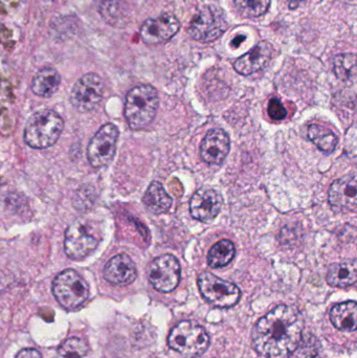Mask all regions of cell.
I'll return each mask as SVG.
<instances>
[{
    "label": "cell",
    "mask_w": 357,
    "mask_h": 358,
    "mask_svg": "<svg viewBox=\"0 0 357 358\" xmlns=\"http://www.w3.org/2000/svg\"><path fill=\"white\" fill-rule=\"evenodd\" d=\"M60 83L61 77L58 71L52 67H45L34 77L31 90L36 96L50 98L58 92Z\"/></svg>",
    "instance_id": "obj_20"
},
{
    "label": "cell",
    "mask_w": 357,
    "mask_h": 358,
    "mask_svg": "<svg viewBox=\"0 0 357 358\" xmlns=\"http://www.w3.org/2000/svg\"><path fill=\"white\" fill-rule=\"evenodd\" d=\"M180 23L175 15L166 13L156 18L147 19L140 27V38L147 44H159L171 39L178 29Z\"/></svg>",
    "instance_id": "obj_12"
},
{
    "label": "cell",
    "mask_w": 357,
    "mask_h": 358,
    "mask_svg": "<svg viewBox=\"0 0 357 358\" xmlns=\"http://www.w3.org/2000/svg\"><path fill=\"white\" fill-rule=\"evenodd\" d=\"M272 44L266 41L260 42L249 52L235 61V71L243 76L253 75L261 71L272 59Z\"/></svg>",
    "instance_id": "obj_17"
},
{
    "label": "cell",
    "mask_w": 357,
    "mask_h": 358,
    "mask_svg": "<svg viewBox=\"0 0 357 358\" xmlns=\"http://www.w3.org/2000/svg\"><path fill=\"white\" fill-rule=\"evenodd\" d=\"M231 141L222 129H212L201 142V155L209 165H220L230 152Z\"/></svg>",
    "instance_id": "obj_15"
},
{
    "label": "cell",
    "mask_w": 357,
    "mask_h": 358,
    "mask_svg": "<svg viewBox=\"0 0 357 358\" xmlns=\"http://www.w3.org/2000/svg\"><path fill=\"white\" fill-rule=\"evenodd\" d=\"M52 294L57 302L67 310L81 307L89 296V286L73 269H65L52 282Z\"/></svg>",
    "instance_id": "obj_5"
},
{
    "label": "cell",
    "mask_w": 357,
    "mask_h": 358,
    "mask_svg": "<svg viewBox=\"0 0 357 358\" xmlns=\"http://www.w3.org/2000/svg\"><path fill=\"white\" fill-rule=\"evenodd\" d=\"M119 129L113 124L102 126L90 141L87 157L94 168L104 167L112 162L117 151Z\"/></svg>",
    "instance_id": "obj_9"
},
{
    "label": "cell",
    "mask_w": 357,
    "mask_h": 358,
    "mask_svg": "<svg viewBox=\"0 0 357 358\" xmlns=\"http://www.w3.org/2000/svg\"><path fill=\"white\" fill-rule=\"evenodd\" d=\"M357 280L356 259L344 260L331 265L327 273V283L333 287L346 288L354 285Z\"/></svg>",
    "instance_id": "obj_18"
},
{
    "label": "cell",
    "mask_w": 357,
    "mask_h": 358,
    "mask_svg": "<svg viewBox=\"0 0 357 358\" xmlns=\"http://www.w3.org/2000/svg\"><path fill=\"white\" fill-rule=\"evenodd\" d=\"M239 12L247 17H259L268 12L270 0H234Z\"/></svg>",
    "instance_id": "obj_27"
},
{
    "label": "cell",
    "mask_w": 357,
    "mask_h": 358,
    "mask_svg": "<svg viewBox=\"0 0 357 358\" xmlns=\"http://www.w3.org/2000/svg\"><path fill=\"white\" fill-rule=\"evenodd\" d=\"M268 115L274 121H282L287 117V110L278 98H272L270 101Z\"/></svg>",
    "instance_id": "obj_29"
},
{
    "label": "cell",
    "mask_w": 357,
    "mask_h": 358,
    "mask_svg": "<svg viewBox=\"0 0 357 358\" xmlns=\"http://www.w3.org/2000/svg\"><path fill=\"white\" fill-rule=\"evenodd\" d=\"M308 138L316 148L326 155H330L337 149L339 138L335 132L318 124H312L307 130Z\"/></svg>",
    "instance_id": "obj_23"
},
{
    "label": "cell",
    "mask_w": 357,
    "mask_h": 358,
    "mask_svg": "<svg viewBox=\"0 0 357 358\" xmlns=\"http://www.w3.org/2000/svg\"><path fill=\"white\" fill-rule=\"evenodd\" d=\"M103 275L112 285L127 286L136 281L138 271L133 260L128 255L119 254L106 263Z\"/></svg>",
    "instance_id": "obj_16"
},
{
    "label": "cell",
    "mask_w": 357,
    "mask_h": 358,
    "mask_svg": "<svg viewBox=\"0 0 357 358\" xmlns=\"http://www.w3.org/2000/svg\"><path fill=\"white\" fill-rule=\"evenodd\" d=\"M198 287L203 298L219 308H230L240 300L241 292L238 286L207 271L199 275Z\"/></svg>",
    "instance_id": "obj_6"
},
{
    "label": "cell",
    "mask_w": 357,
    "mask_h": 358,
    "mask_svg": "<svg viewBox=\"0 0 357 358\" xmlns=\"http://www.w3.org/2000/svg\"><path fill=\"white\" fill-rule=\"evenodd\" d=\"M224 199L219 192L210 187H201L190 200V213L193 218L203 222L214 220L221 210Z\"/></svg>",
    "instance_id": "obj_13"
},
{
    "label": "cell",
    "mask_w": 357,
    "mask_h": 358,
    "mask_svg": "<svg viewBox=\"0 0 357 358\" xmlns=\"http://www.w3.org/2000/svg\"><path fill=\"white\" fill-rule=\"evenodd\" d=\"M64 128L62 117L52 109L34 113L24 129V142L34 149H45L56 144Z\"/></svg>",
    "instance_id": "obj_3"
},
{
    "label": "cell",
    "mask_w": 357,
    "mask_h": 358,
    "mask_svg": "<svg viewBox=\"0 0 357 358\" xmlns=\"http://www.w3.org/2000/svg\"><path fill=\"white\" fill-rule=\"evenodd\" d=\"M89 351L87 343L80 338L65 341L57 351L54 358H85Z\"/></svg>",
    "instance_id": "obj_25"
},
{
    "label": "cell",
    "mask_w": 357,
    "mask_h": 358,
    "mask_svg": "<svg viewBox=\"0 0 357 358\" xmlns=\"http://www.w3.org/2000/svg\"><path fill=\"white\" fill-rule=\"evenodd\" d=\"M182 275V269L177 259L173 255H163L155 259L148 269V279L151 285L159 292H171L177 287Z\"/></svg>",
    "instance_id": "obj_10"
},
{
    "label": "cell",
    "mask_w": 357,
    "mask_h": 358,
    "mask_svg": "<svg viewBox=\"0 0 357 358\" xmlns=\"http://www.w3.org/2000/svg\"><path fill=\"white\" fill-rule=\"evenodd\" d=\"M331 323L337 329L345 332L356 331L357 327V305L354 301L335 305L330 310Z\"/></svg>",
    "instance_id": "obj_19"
},
{
    "label": "cell",
    "mask_w": 357,
    "mask_h": 358,
    "mask_svg": "<svg viewBox=\"0 0 357 358\" xmlns=\"http://www.w3.org/2000/svg\"><path fill=\"white\" fill-rule=\"evenodd\" d=\"M145 206L153 214H163L168 212L172 206V198L165 191L163 185L159 181H153L147 189L143 198Z\"/></svg>",
    "instance_id": "obj_21"
},
{
    "label": "cell",
    "mask_w": 357,
    "mask_h": 358,
    "mask_svg": "<svg viewBox=\"0 0 357 358\" xmlns=\"http://www.w3.org/2000/svg\"><path fill=\"white\" fill-rule=\"evenodd\" d=\"M293 2H296V3H299V2L305 1V0H291Z\"/></svg>",
    "instance_id": "obj_31"
},
{
    "label": "cell",
    "mask_w": 357,
    "mask_h": 358,
    "mask_svg": "<svg viewBox=\"0 0 357 358\" xmlns=\"http://www.w3.org/2000/svg\"><path fill=\"white\" fill-rule=\"evenodd\" d=\"M303 329V315L299 309L280 305L256 324L254 349L265 358H289L301 344Z\"/></svg>",
    "instance_id": "obj_1"
},
{
    "label": "cell",
    "mask_w": 357,
    "mask_h": 358,
    "mask_svg": "<svg viewBox=\"0 0 357 358\" xmlns=\"http://www.w3.org/2000/svg\"><path fill=\"white\" fill-rule=\"evenodd\" d=\"M129 6L125 0H104L99 6L102 18L112 27H123L129 18Z\"/></svg>",
    "instance_id": "obj_22"
},
{
    "label": "cell",
    "mask_w": 357,
    "mask_h": 358,
    "mask_svg": "<svg viewBox=\"0 0 357 358\" xmlns=\"http://www.w3.org/2000/svg\"><path fill=\"white\" fill-rule=\"evenodd\" d=\"M98 238L88 231L84 223L75 221L65 231V254L71 260H82L98 248Z\"/></svg>",
    "instance_id": "obj_11"
},
{
    "label": "cell",
    "mask_w": 357,
    "mask_h": 358,
    "mask_svg": "<svg viewBox=\"0 0 357 358\" xmlns=\"http://www.w3.org/2000/svg\"><path fill=\"white\" fill-rule=\"evenodd\" d=\"M103 94L104 83L102 78L96 73H86L73 85L71 92V103L73 108L80 113H90L100 104Z\"/></svg>",
    "instance_id": "obj_8"
},
{
    "label": "cell",
    "mask_w": 357,
    "mask_h": 358,
    "mask_svg": "<svg viewBox=\"0 0 357 358\" xmlns=\"http://www.w3.org/2000/svg\"><path fill=\"white\" fill-rule=\"evenodd\" d=\"M235 254L236 250L232 241L220 240L210 250L207 263L212 268H221L232 262Z\"/></svg>",
    "instance_id": "obj_24"
},
{
    "label": "cell",
    "mask_w": 357,
    "mask_h": 358,
    "mask_svg": "<svg viewBox=\"0 0 357 358\" xmlns=\"http://www.w3.org/2000/svg\"><path fill=\"white\" fill-rule=\"evenodd\" d=\"M302 348L300 351V358H314L318 355L319 342L314 336H309L304 338L302 342Z\"/></svg>",
    "instance_id": "obj_28"
},
{
    "label": "cell",
    "mask_w": 357,
    "mask_h": 358,
    "mask_svg": "<svg viewBox=\"0 0 357 358\" xmlns=\"http://www.w3.org/2000/svg\"><path fill=\"white\" fill-rule=\"evenodd\" d=\"M159 94L153 86L142 84L129 90L125 101V117L131 129H144L154 120Z\"/></svg>",
    "instance_id": "obj_2"
},
{
    "label": "cell",
    "mask_w": 357,
    "mask_h": 358,
    "mask_svg": "<svg viewBox=\"0 0 357 358\" xmlns=\"http://www.w3.org/2000/svg\"><path fill=\"white\" fill-rule=\"evenodd\" d=\"M329 203L337 212H356L357 179L356 173L337 179L330 185L328 193Z\"/></svg>",
    "instance_id": "obj_14"
},
{
    "label": "cell",
    "mask_w": 357,
    "mask_h": 358,
    "mask_svg": "<svg viewBox=\"0 0 357 358\" xmlns=\"http://www.w3.org/2000/svg\"><path fill=\"white\" fill-rule=\"evenodd\" d=\"M170 348L184 357H201L210 346L209 334L198 324L191 321L180 322L172 329L168 338Z\"/></svg>",
    "instance_id": "obj_4"
},
{
    "label": "cell",
    "mask_w": 357,
    "mask_h": 358,
    "mask_svg": "<svg viewBox=\"0 0 357 358\" xmlns=\"http://www.w3.org/2000/svg\"><path fill=\"white\" fill-rule=\"evenodd\" d=\"M15 358H42L41 353L34 348L22 349Z\"/></svg>",
    "instance_id": "obj_30"
},
{
    "label": "cell",
    "mask_w": 357,
    "mask_h": 358,
    "mask_svg": "<svg viewBox=\"0 0 357 358\" xmlns=\"http://www.w3.org/2000/svg\"><path fill=\"white\" fill-rule=\"evenodd\" d=\"M335 73L340 80L350 81L356 77V57L354 54H343L335 57L333 61Z\"/></svg>",
    "instance_id": "obj_26"
},
{
    "label": "cell",
    "mask_w": 357,
    "mask_h": 358,
    "mask_svg": "<svg viewBox=\"0 0 357 358\" xmlns=\"http://www.w3.org/2000/svg\"><path fill=\"white\" fill-rule=\"evenodd\" d=\"M226 24L224 13L213 6H205L192 19L189 34L193 39L201 42L215 41L226 31Z\"/></svg>",
    "instance_id": "obj_7"
}]
</instances>
